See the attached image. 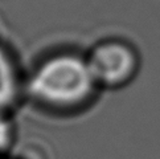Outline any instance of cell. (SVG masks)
<instances>
[{"mask_svg": "<svg viewBox=\"0 0 160 159\" xmlns=\"http://www.w3.org/2000/svg\"><path fill=\"white\" fill-rule=\"evenodd\" d=\"M2 113L3 111H0V149L4 147L9 141V127L5 122V119L3 118Z\"/></svg>", "mask_w": 160, "mask_h": 159, "instance_id": "cell-4", "label": "cell"}, {"mask_svg": "<svg viewBox=\"0 0 160 159\" xmlns=\"http://www.w3.org/2000/svg\"><path fill=\"white\" fill-rule=\"evenodd\" d=\"M98 88L119 89L128 85L139 72V54L132 45L122 40L97 44L86 57Z\"/></svg>", "mask_w": 160, "mask_h": 159, "instance_id": "cell-2", "label": "cell"}, {"mask_svg": "<svg viewBox=\"0 0 160 159\" xmlns=\"http://www.w3.org/2000/svg\"><path fill=\"white\" fill-rule=\"evenodd\" d=\"M97 88L86 57L74 53H60L44 60L28 81L31 97L57 110L82 107L94 97Z\"/></svg>", "mask_w": 160, "mask_h": 159, "instance_id": "cell-1", "label": "cell"}, {"mask_svg": "<svg viewBox=\"0 0 160 159\" xmlns=\"http://www.w3.org/2000/svg\"><path fill=\"white\" fill-rule=\"evenodd\" d=\"M18 70L8 53L0 47V111L12 106L19 97Z\"/></svg>", "mask_w": 160, "mask_h": 159, "instance_id": "cell-3", "label": "cell"}]
</instances>
